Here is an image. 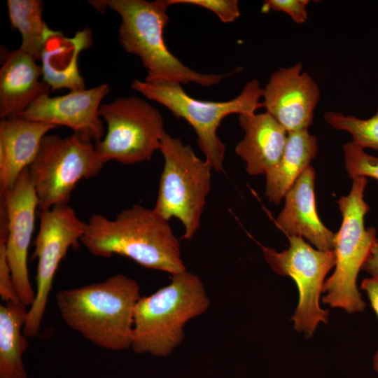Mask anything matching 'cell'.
Listing matches in <instances>:
<instances>
[{"label":"cell","mask_w":378,"mask_h":378,"mask_svg":"<svg viewBox=\"0 0 378 378\" xmlns=\"http://www.w3.org/2000/svg\"><path fill=\"white\" fill-rule=\"evenodd\" d=\"M362 270L372 276L378 277V239L373 246Z\"/></svg>","instance_id":"obj_29"},{"label":"cell","mask_w":378,"mask_h":378,"mask_svg":"<svg viewBox=\"0 0 378 378\" xmlns=\"http://www.w3.org/2000/svg\"><path fill=\"white\" fill-rule=\"evenodd\" d=\"M360 288L366 293L371 307L378 318V277L365 278L361 281ZM373 370L378 372V349L372 358Z\"/></svg>","instance_id":"obj_28"},{"label":"cell","mask_w":378,"mask_h":378,"mask_svg":"<svg viewBox=\"0 0 378 378\" xmlns=\"http://www.w3.org/2000/svg\"><path fill=\"white\" fill-rule=\"evenodd\" d=\"M93 142L74 133L62 137L46 135L34 160L28 167L38 211L68 204L76 184L97 176L104 163Z\"/></svg>","instance_id":"obj_8"},{"label":"cell","mask_w":378,"mask_h":378,"mask_svg":"<svg viewBox=\"0 0 378 378\" xmlns=\"http://www.w3.org/2000/svg\"><path fill=\"white\" fill-rule=\"evenodd\" d=\"M0 295L4 302H21L13 284L2 241H0Z\"/></svg>","instance_id":"obj_27"},{"label":"cell","mask_w":378,"mask_h":378,"mask_svg":"<svg viewBox=\"0 0 378 378\" xmlns=\"http://www.w3.org/2000/svg\"><path fill=\"white\" fill-rule=\"evenodd\" d=\"M0 68V118L20 117L36 99L49 94L41 65L31 56L16 49L4 52Z\"/></svg>","instance_id":"obj_16"},{"label":"cell","mask_w":378,"mask_h":378,"mask_svg":"<svg viewBox=\"0 0 378 378\" xmlns=\"http://www.w3.org/2000/svg\"><path fill=\"white\" fill-rule=\"evenodd\" d=\"M57 127L22 118L0 121V194L34 160L43 137Z\"/></svg>","instance_id":"obj_17"},{"label":"cell","mask_w":378,"mask_h":378,"mask_svg":"<svg viewBox=\"0 0 378 378\" xmlns=\"http://www.w3.org/2000/svg\"><path fill=\"white\" fill-rule=\"evenodd\" d=\"M38 216L39 228L34 252L38 260L36 291L24 326L27 337L38 334L56 271L68 250L78 246L86 225L68 204L38 211Z\"/></svg>","instance_id":"obj_11"},{"label":"cell","mask_w":378,"mask_h":378,"mask_svg":"<svg viewBox=\"0 0 378 378\" xmlns=\"http://www.w3.org/2000/svg\"><path fill=\"white\" fill-rule=\"evenodd\" d=\"M239 122L244 136L236 145V154L250 175L266 174L281 160L288 132L266 111L239 115Z\"/></svg>","instance_id":"obj_18"},{"label":"cell","mask_w":378,"mask_h":378,"mask_svg":"<svg viewBox=\"0 0 378 378\" xmlns=\"http://www.w3.org/2000/svg\"><path fill=\"white\" fill-rule=\"evenodd\" d=\"M80 242L95 256L119 255L172 275L186 270L169 221L139 204L122 210L114 219L92 214Z\"/></svg>","instance_id":"obj_1"},{"label":"cell","mask_w":378,"mask_h":378,"mask_svg":"<svg viewBox=\"0 0 378 378\" xmlns=\"http://www.w3.org/2000/svg\"><path fill=\"white\" fill-rule=\"evenodd\" d=\"M209 304L197 275L186 270L172 274L167 286L138 300L131 349L158 357L169 355L183 341L186 323L204 314Z\"/></svg>","instance_id":"obj_4"},{"label":"cell","mask_w":378,"mask_h":378,"mask_svg":"<svg viewBox=\"0 0 378 378\" xmlns=\"http://www.w3.org/2000/svg\"><path fill=\"white\" fill-rule=\"evenodd\" d=\"M109 92L110 86L103 83L70 91L62 96L43 95L31 104L20 118L68 127L75 134L96 144L105 134L99 111L102 100Z\"/></svg>","instance_id":"obj_13"},{"label":"cell","mask_w":378,"mask_h":378,"mask_svg":"<svg viewBox=\"0 0 378 378\" xmlns=\"http://www.w3.org/2000/svg\"><path fill=\"white\" fill-rule=\"evenodd\" d=\"M11 27L22 36L20 50L40 60L47 41L56 33L43 19V3L40 0H8Z\"/></svg>","instance_id":"obj_22"},{"label":"cell","mask_w":378,"mask_h":378,"mask_svg":"<svg viewBox=\"0 0 378 378\" xmlns=\"http://www.w3.org/2000/svg\"><path fill=\"white\" fill-rule=\"evenodd\" d=\"M1 195L0 241L19 298L31 306L35 298L29 281L27 256L34 227L38 200L28 168Z\"/></svg>","instance_id":"obj_12"},{"label":"cell","mask_w":378,"mask_h":378,"mask_svg":"<svg viewBox=\"0 0 378 378\" xmlns=\"http://www.w3.org/2000/svg\"><path fill=\"white\" fill-rule=\"evenodd\" d=\"M99 113L107 128L94 146L104 164L115 161L134 164L150 160L160 150L167 134L163 118L145 99L136 96L119 97L102 104Z\"/></svg>","instance_id":"obj_9"},{"label":"cell","mask_w":378,"mask_h":378,"mask_svg":"<svg viewBox=\"0 0 378 378\" xmlns=\"http://www.w3.org/2000/svg\"><path fill=\"white\" fill-rule=\"evenodd\" d=\"M318 150L317 139L308 129L288 132L279 162L266 175L265 195L279 204L302 173L309 166Z\"/></svg>","instance_id":"obj_20"},{"label":"cell","mask_w":378,"mask_h":378,"mask_svg":"<svg viewBox=\"0 0 378 378\" xmlns=\"http://www.w3.org/2000/svg\"><path fill=\"white\" fill-rule=\"evenodd\" d=\"M323 118L332 127L349 132L352 141L361 148L378 150V109L372 117L365 120L332 111L325 113Z\"/></svg>","instance_id":"obj_23"},{"label":"cell","mask_w":378,"mask_h":378,"mask_svg":"<svg viewBox=\"0 0 378 378\" xmlns=\"http://www.w3.org/2000/svg\"><path fill=\"white\" fill-rule=\"evenodd\" d=\"M345 167L349 176L372 177L378 180V158L366 153L353 141L343 145Z\"/></svg>","instance_id":"obj_24"},{"label":"cell","mask_w":378,"mask_h":378,"mask_svg":"<svg viewBox=\"0 0 378 378\" xmlns=\"http://www.w3.org/2000/svg\"><path fill=\"white\" fill-rule=\"evenodd\" d=\"M92 42V31L88 27L77 31L72 38L57 31L46 43L41 55L43 81L53 90L67 88L73 91L85 88L78 58Z\"/></svg>","instance_id":"obj_19"},{"label":"cell","mask_w":378,"mask_h":378,"mask_svg":"<svg viewBox=\"0 0 378 378\" xmlns=\"http://www.w3.org/2000/svg\"><path fill=\"white\" fill-rule=\"evenodd\" d=\"M140 298L138 283L122 274L55 293L65 323L96 346L111 351L131 348L134 309Z\"/></svg>","instance_id":"obj_2"},{"label":"cell","mask_w":378,"mask_h":378,"mask_svg":"<svg viewBox=\"0 0 378 378\" xmlns=\"http://www.w3.org/2000/svg\"><path fill=\"white\" fill-rule=\"evenodd\" d=\"M289 246L277 252L262 246L264 258L278 274L292 278L298 289L299 301L291 317L294 328L310 337L320 323H327L329 311L323 309L319 298L325 278L335 265L334 251L314 248L302 237H288Z\"/></svg>","instance_id":"obj_10"},{"label":"cell","mask_w":378,"mask_h":378,"mask_svg":"<svg viewBox=\"0 0 378 378\" xmlns=\"http://www.w3.org/2000/svg\"><path fill=\"white\" fill-rule=\"evenodd\" d=\"M309 2L308 0H267L262 5V10L284 12L290 15L295 22L301 24L307 20L306 6Z\"/></svg>","instance_id":"obj_26"},{"label":"cell","mask_w":378,"mask_h":378,"mask_svg":"<svg viewBox=\"0 0 378 378\" xmlns=\"http://www.w3.org/2000/svg\"><path fill=\"white\" fill-rule=\"evenodd\" d=\"M171 4L197 6L214 13L224 23L235 21L241 15L237 0H169Z\"/></svg>","instance_id":"obj_25"},{"label":"cell","mask_w":378,"mask_h":378,"mask_svg":"<svg viewBox=\"0 0 378 378\" xmlns=\"http://www.w3.org/2000/svg\"><path fill=\"white\" fill-rule=\"evenodd\" d=\"M367 183L365 177L353 179L349 195L337 201L342 223L335 237V269L323 287L326 295L322 302L332 308L343 309L349 314L362 312L366 307L356 280L378 239L376 229L365 228L364 224L365 216L370 210L364 200Z\"/></svg>","instance_id":"obj_6"},{"label":"cell","mask_w":378,"mask_h":378,"mask_svg":"<svg viewBox=\"0 0 378 378\" xmlns=\"http://www.w3.org/2000/svg\"><path fill=\"white\" fill-rule=\"evenodd\" d=\"M90 4L100 10L107 8L121 19L118 41L128 53L137 56L147 71L145 80L180 84L196 83L203 87L218 84L234 71L223 74H202L190 69L167 47L163 31L169 17V0H102Z\"/></svg>","instance_id":"obj_3"},{"label":"cell","mask_w":378,"mask_h":378,"mask_svg":"<svg viewBox=\"0 0 378 378\" xmlns=\"http://www.w3.org/2000/svg\"><path fill=\"white\" fill-rule=\"evenodd\" d=\"M263 108L288 132L308 129L320 99L318 85L299 62L274 71L263 88Z\"/></svg>","instance_id":"obj_14"},{"label":"cell","mask_w":378,"mask_h":378,"mask_svg":"<svg viewBox=\"0 0 378 378\" xmlns=\"http://www.w3.org/2000/svg\"><path fill=\"white\" fill-rule=\"evenodd\" d=\"M131 88L148 99L167 108L174 116L186 120L194 129L200 149L214 170L223 171L225 146L217 134L222 120L231 114H253L263 108V96L258 80L248 81L236 97L227 101L197 99L181 84L167 81L134 80Z\"/></svg>","instance_id":"obj_5"},{"label":"cell","mask_w":378,"mask_h":378,"mask_svg":"<svg viewBox=\"0 0 378 378\" xmlns=\"http://www.w3.org/2000/svg\"><path fill=\"white\" fill-rule=\"evenodd\" d=\"M27 312L21 302L0 306V378H28L22 361L28 344L23 330Z\"/></svg>","instance_id":"obj_21"},{"label":"cell","mask_w":378,"mask_h":378,"mask_svg":"<svg viewBox=\"0 0 378 378\" xmlns=\"http://www.w3.org/2000/svg\"><path fill=\"white\" fill-rule=\"evenodd\" d=\"M160 150L164 167L153 209L168 221L178 218L184 227L183 238L191 239L200 226L212 168L190 145L169 134L162 140Z\"/></svg>","instance_id":"obj_7"},{"label":"cell","mask_w":378,"mask_h":378,"mask_svg":"<svg viewBox=\"0 0 378 378\" xmlns=\"http://www.w3.org/2000/svg\"><path fill=\"white\" fill-rule=\"evenodd\" d=\"M315 172L309 166L285 195V206L276 219V225L288 237L308 239L316 249L333 251L335 234L321 221L316 209Z\"/></svg>","instance_id":"obj_15"}]
</instances>
